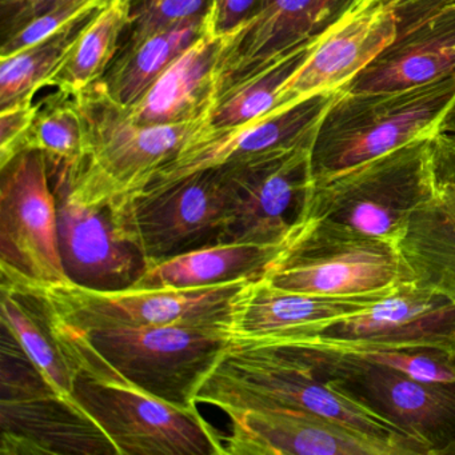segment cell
Instances as JSON below:
<instances>
[{
  "label": "cell",
  "instance_id": "cell-37",
  "mask_svg": "<svg viewBox=\"0 0 455 455\" xmlns=\"http://www.w3.org/2000/svg\"><path fill=\"white\" fill-rule=\"evenodd\" d=\"M436 174L438 180L455 186V134L442 130L435 137Z\"/></svg>",
  "mask_w": 455,
  "mask_h": 455
},
{
  "label": "cell",
  "instance_id": "cell-18",
  "mask_svg": "<svg viewBox=\"0 0 455 455\" xmlns=\"http://www.w3.org/2000/svg\"><path fill=\"white\" fill-rule=\"evenodd\" d=\"M350 4L351 0H260L254 17L228 38L220 66V97L318 38Z\"/></svg>",
  "mask_w": 455,
  "mask_h": 455
},
{
  "label": "cell",
  "instance_id": "cell-30",
  "mask_svg": "<svg viewBox=\"0 0 455 455\" xmlns=\"http://www.w3.org/2000/svg\"><path fill=\"white\" fill-rule=\"evenodd\" d=\"M41 151L49 164H74L86 151L84 118L73 95L57 90L38 102L33 124L23 142V151Z\"/></svg>",
  "mask_w": 455,
  "mask_h": 455
},
{
  "label": "cell",
  "instance_id": "cell-16",
  "mask_svg": "<svg viewBox=\"0 0 455 455\" xmlns=\"http://www.w3.org/2000/svg\"><path fill=\"white\" fill-rule=\"evenodd\" d=\"M50 180L57 198L60 257L70 283L97 291L135 286L148 262L127 238L118 207L79 201L60 177L50 174Z\"/></svg>",
  "mask_w": 455,
  "mask_h": 455
},
{
  "label": "cell",
  "instance_id": "cell-23",
  "mask_svg": "<svg viewBox=\"0 0 455 455\" xmlns=\"http://www.w3.org/2000/svg\"><path fill=\"white\" fill-rule=\"evenodd\" d=\"M284 246L218 242L151 263L137 284L146 289H199L257 281L267 273Z\"/></svg>",
  "mask_w": 455,
  "mask_h": 455
},
{
  "label": "cell",
  "instance_id": "cell-20",
  "mask_svg": "<svg viewBox=\"0 0 455 455\" xmlns=\"http://www.w3.org/2000/svg\"><path fill=\"white\" fill-rule=\"evenodd\" d=\"M339 92L316 95L242 129L212 130V134L183 150L159 170L146 190L243 156L274 150L313 148L319 126Z\"/></svg>",
  "mask_w": 455,
  "mask_h": 455
},
{
  "label": "cell",
  "instance_id": "cell-28",
  "mask_svg": "<svg viewBox=\"0 0 455 455\" xmlns=\"http://www.w3.org/2000/svg\"><path fill=\"white\" fill-rule=\"evenodd\" d=\"M127 22L126 2L111 0L82 34L60 70L44 87L76 95L100 82L118 54Z\"/></svg>",
  "mask_w": 455,
  "mask_h": 455
},
{
  "label": "cell",
  "instance_id": "cell-24",
  "mask_svg": "<svg viewBox=\"0 0 455 455\" xmlns=\"http://www.w3.org/2000/svg\"><path fill=\"white\" fill-rule=\"evenodd\" d=\"M0 318L44 380L60 395L76 401L73 366L60 340L57 314L42 287L2 279Z\"/></svg>",
  "mask_w": 455,
  "mask_h": 455
},
{
  "label": "cell",
  "instance_id": "cell-25",
  "mask_svg": "<svg viewBox=\"0 0 455 455\" xmlns=\"http://www.w3.org/2000/svg\"><path fill=\"white\" fill-rule=\"evenodd\" d=\"M412 281L455 300V186L438 180L430 202L410 218L396 241Z\"/></svg>",
  "mask_w": 455,
  "mask_h": 455
},
{
  "label": "cell",
  "instance_id": "cell-11",
  "mask_svg": "<svg viewBox=\"0 0 455 455\" xmlns=\"http://www.w3.org/2000/svg\"><path fill=\"white\" fill-rule=\"evenodd\" d=\"M220 167L228 202L220 242L284 246L307 212L311 148L254 154Z\"/></svg>",
  "mask_w": 455,
  "mask_h": 455
},
{
  "label": "cell",
  "instance_id": "cell-2",
  "mask_svg": "<svg viewBox=\"0 0 455 455\" xmlns=\"http://www.w3.org/2000/svg\"><path fill=\"white\" fill-rule=\"evenodd\" d=\"M218 409L276 407L321 415L407 455H426L417 441L322 379L289 343H231L196 395Z\"/></svg>",
  "mask_w": 455,
  "mask_h": 455
},
{
  "label": "cell",
  "instance_id": "cell-35",
  "mask_svg": "<svg viewBox=\"0 0 455 455\" xmlns=\"http://www.w3.org/2000/svg\"><path fill=\"white\" fill-rule=\"evenodd\" d=\"M84 0H0V34L2 42L12 38L36 18L49 14L66 4Z\"/></svg>",
  "mask_w": 455,
  "mask_h": 455
},
{
  "label": "cell",
  "instance_id": "cell-9",
  "mask_svg": "<svg viewBox=\"0 0 455 455\" xmlns=\"http://www.w3.org/2000/svg\"><path fill=\"white\" fill-rule=\"evenodd\" d=\"M2 330V455H118L78 402L55 391Z\"/></svg>",
  "mask_w": 455,
  "mask_h": 455
},
{
  "label": "cell",
  "instance_id": "cell-13",
  "mask_svg": "<svg viewBox=\"0 0 455 455\" xmlns=\"http://www.w3.org/2000/svg\"><path fill=\"white\" fill-rule=\"evenodd\" d=\"M127 238L148 265L222 241L228 202L220 167L150 188L118 207Z\"/></svg>",
  "mask_w": 455,
  "mask_h": 455
},
{
  "label": "cell",
  "instance_id": "cell-33",
  "mask_svg": "<svg viewBox=\"0 0 455 455\" xmlns=\"http://www.w3.org/2000/svg\"><path fill=\"white\" fill-rule=\"evenodd\" d=\"M108 2H111V0L76 2V4H66V6L60 7V9L52 10L44 17L36 18L22 30L18 31L12 38L2 42L0 57H7V55L15 54V52H22V50L33 46L36 42L52 36L55 31L62 28L63 26L68 25V22L84 14L87 10L100 6V4H108Z\"/></svg>",
  "mask_w": 455,
  "mask_h": 455
},
{
  "label": "cell",
  "instance_id": "cell-31",
  "mask_svg": "<svg viewBox=\"0 0 455 455\" xmlns=\"http://www.w3.org/2000/svg\"><path fill=\"white\" fill-rule=\"evenodd\" d=\"M127 6L126 30L121 50L129 49L148 36L193 20L214 15L215 0H124Z\"/></svg>",
  "mask_w": 455,
  "mask_h": 455
},
{
  "label": "cell",
  "instance_id": "cell-26",
  "mask_svg": "<svg viewBox=\"0 0 455 455\" xmlns=\"http://www.w3.org/2000/svg\"><path fill=\"white\" fill-rule=\"evenodd\" d=\"M214 33L212 18L186 20L121 50L100 82L116 102L132 108L196 41Z\"/></svg>",
  "mask_w": 455,
  "mask_h": 455
},
{
  "label": "cell",
  "instance_id": "cell-12",
  "mask_svg": "<svg viewBox=\"0 0 455 455\" xmlns=\"http://www.w3.org/2000/svg\"><path fill=\"white\" fill-rule=\"evenodd\" d=\"M0 170L2 279L36 287L68 283L46 156L23 151Z\"/></svg>",
  "mask_w": 455,
  "mask_h": 455
},
{
  "label": "cell",
  "instance_id": "cell-8",
  "mask_svg": "<svg viewBox=\"0 0 455 455\" xmlns=\"http://www.w3.org/2000/svg\"><path fill=\"white\" fill-rule=\"evenodd\" d=\"M294 346L316 374L417 441L426 455H455V383H426L308 340Z\"/></svg>",
  "mask_w": 455,
  "mask_h": 455
},
{
  "label": "cell",
  "instance_id": "cell-27",
  "mask_svg": "<svg viewBox=\"0 0 455 455\" xmlns=\"http://www.w3.org/2000/svg\"><path fill=\"white\" fill-rule=\"evenodd\" d=\"M108 4L87 10L52 36L22 52L0 57V111L34 102L36 94L60 70L82 34Z\"/></svg>",
  "mask_w": 455,
  "mask_h": 455
},
{
  "label": "cell",
  "instance_id": "cell-1",
  "mask_svg": "<svg viewBox=\"0 0 455 455\" xmlns=\"http://www.w3.org/2000/svg\"><path fill=\"white\" fill-rule=\"evenodd\" d=\"M73 97L86 132L84 158L74 166L47 164L50 174L60 177L71 196L86 204L119 207L132 201L159 170L212 132L210 119L140 126L100 81Z\"/></svg>",
  "mask_w": 455,
  "mask_h": 455
},
{
  "label": "cell",
  "instance_id": "cell-10",
  "mask_svg": "<svg viewBox=\"0 0 455 455\" xmlns=\"http://www.w3.org/2000/svg\"><path fill=\"white\" fill-rule=\"evenodd\" d=\"M252 281L199 289L130 287L97 291L76 284L42 287L60 321L81 330L190 326L228 332L244 287Z\"/></svg>",
  "mask_w": 455,
  "mask_h": 455
},
{
  "label": "cell",
  "instance_id": "cell-6",
  "mask_svg": "<svg viewBox=\"0 0 455 455\" xmlns=\"http://www.w3.org/2000/svg\"><path fill=\"white\" fill-rule=\"evenodd\" d=\"M62 323L114 372L183 409L196 407L199 390L231 345L228 332L204 327L81 330Z\"/></svg>",
  "mask_w": 455,
  "mask_h": 455
},
{
  "label": "cell",
  "instance_id": "cell-22",
  "mask_svg": "<svg viewBox=\"0 0 455 455\" xmlns=\"http://www.w3.org/2000/svg\"><path fill=\"white\" fill-rule=\"evenodd\" d=\"M228 36L209 33L188 47L130 108L140 126L210 119L220 97V66Z\"/></svg>",
  "mask_w": 455,
  "mask_h": 455
},
{
  "label": "cell",
  "instance_id": "cell-14",
  "mask_svg": "<svg viewBox=\"0 0 455 455\" xmlns=\"http://www.w3.org/2000/svg\"><path fill=\"white\" fill-rule=\"evenodd\" d=\"M306 340L340 353L436 348L455 356V300L415 281L402 282L374 305Z\"/></svg>",
  "mask_w": 455,
  "mask_h": 455
},
{
  "label": "cell",
  "instance_id": "cell-15",
  "mask_svg": "<svg viewBox=\"0 0 455 455\" xmlns=\"http://www.w3.org/2000/svg\"><path fill=\"white\" fill-rule=\"evenodd\" d=\"M396 36L398 18L386 0H351L282 87L271 116L316 95L343 92Z\"/></svg>",
  "mask_w": 455,
  "mask_h": 455
},
{
  "label": "cell",
  "instance_id": "cell-36",
  "mask_svg": "<svg viewBox=\"0 0 455 455\" xmlns=\"http://www.w3.org/2000/svg\"><path fill=\"white\" fill-rule=\"evenodd\" d=\"M260 0H215L212 25L218 36H231L257 12Z\"/></svg>",
  "mask_w": 455,
  "mask_h": 455
},
{
  "label": "cell",
  "instance_id": "cell-29",
  "mask_svg": "<svg viewBox=\"0 0 455 455\" xmlns=\"http://www.w3.org/2000/svg\"><path fill=\"white\" fill-rule=\"evenodd\" d=\"M316 39L223 92L210 116L212 129L214 132L242 129L270 116L279 92L305 62Z\"/></svg>",
  "mask_w": 455,
  "mask_h": 455
},
{
  "label": "cell",
  "instance_id": "cell-3",
  "mask_svg": "<svg viewBox=\"0 0 455 455\" xmlns=\"http://www.w3.org/2000/svg\"><path fill=\"white\" fill-rule=\"evenodd\" d=\"M74 370L73 395L118 455H225L223 436L196 407L183 409L132 385L58 319Z\"/></svg>",
  "mask_w": 455,
  "mask_h": 455
},
{
  "label": "cell",
  "instance_id": "cell-38",
  "mask_svg": "<svg viewBox=\"0 0 455 455\" xmlns=\"http://www.w3.org/2000/svg\"><path fill=\"white\" fill-rule=\"evenodd\" d=\"M398 18V26L411 22L433 10L455 4V0H386Z\"/></svg>",
  "mask_w": 455,
  "mask_h": 455
},
{
  "label": "cell",
  "instance_id": "cell-5",
  "mask_svg": "<svg viewBox=\"0 0 455 455\" xmlns=\"http://www.w3.org/2000/svg\"><path fill=\"white\" fill-rule=\"evenodd\" d=\"M436 190L435 138L417 140L313 186L305 220H329L396 243Z\"/></svg>",
  "mask_w": 455,
  "mask_h": 455
},
{
  "label": "cell",
  "instance_id": "cell-32",
  "mask_svg": "<svg viewBox=\"0 0 455 455\" xmlns=\"http://www.w3.org/2000/svg\"><path fill=\"white\" fill-rule=\"evenodd\" d=\"M326 348V347H324ZM426 383H455V356L436 348L346 353Z\"/></svg>",
  "mask_w": 455,
  "mask_h": 455
},
{
  "label": "cell",
  "instance_id": "cell-34",
  "mask_svg": "<svg viewBox=\"0 0 455 455\" xmlns=\"http://www.w3.org/2000/svg\"><path fill=\"white\" fill-rule=\"evenodd\" d=\"M38 103L28 102L14 106L0 114V167L22 153L26 135L33 124Z\"/></svg>",
  "mask_w": 455,
  "mask_h": 455
},
{
  "label": "cell",
  "instance_id": "cell-21",
  "mask_svg": "<svg viewBox=\"0 0 455 455\" xmlns=\"http://www.w3.org/2000/svg\"><path fill=\"white\" fill-rule=\"evenodd\" d=\"M455 74V4L398 26L395 41L345 90L346 94L395 92Z\"/></svg>",
  "mask_w": 455,
  "mask_h": 455
},
{
  "label": "cell",
  "instance_id": "cell-17",
  "mask_svg": "<svg viewBox=\"0 0 455 455\" xmlns=\"http://www.w3.org/2000/svg\"><path fill=\"white\" fill-rule=\"evenodd\" d=\"M228 455H407L395 444L321 415L276 407L225 410Z\"/></svg>",
  "mask_w": 455,
  "mask_h": 455
},
{
  "label": "cell",
  "instance_id": "cell-19",
  "mask_svg": "<svg viewBox=\"0 0 455 455\" xmlns=\"http://www.w3.org/2000/svg\"><path fill=\"white\" fill-rule=\"evenodd\" d=\"M393 289L351 297H327L278 289L265 278L257 279L244 287L239 298L228 337L231 343L311 339L319 337L332 322L374 305Z\"/></svg>",
  "mask_w": 455,
  "mask_h": 455
},
{
  "label": "cell",
  "instance_id": "cell-4",
  "mask_svg": "<svg viewBox=\"0 0 455 455\" xmlns=\"http://www.w3.org/2000/svg\"><path fill=\"white\" fill-rule=\"evenodd\" d=\"M454 110L455 74L395 92H340L311 148L313 186L410 143L435 138Z\"/></svg>",
  "mask_w": 455,
  "mask_h": 455
},
{
  "label": "cell",
  "instance_id": "cell-7",
  "mask_svg": "<svg viewBox=\"0 0 455 455\" xmlns=\"http://www.w3.org/2000/svg\"><path fill=\"white\" fill-rule=\"evenodd\" d=\"M278 289L327 297L385 291L412 281L395 242L323 220H305L268 268Z\"/></svg>",
  "mask_w": 455,
  "mask_h": 455
}]
</instances>
